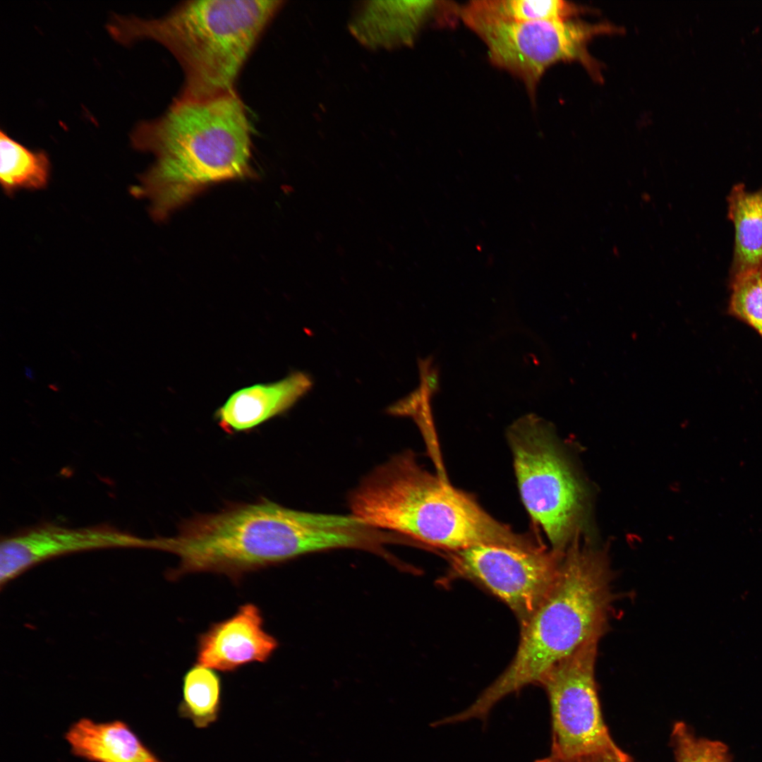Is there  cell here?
<instances>
[{
    "label": "cell",
    "mask_w": 762,
    "mask_h": 762,
    "mask_svg": "<svg viewBox=\"0 0 762 762\" xmlns=\"http://www.w3.org/2000/svg\"><path fill=\"white\" fill-rule=\"evenodd\" d=\"M434 1H370L361 3L349 25L351 33L370 48L412 44L437 10Z\"/></svg>",
    "instance_id": "cell-13"
},
{
    "label": "cell",
    "mask_w": 762,
    "mask_h": 762,
    "mask_svg": "<svg viewBox=\"0 0 762 762\" xmlns=\"http://www.w3.org/2000/svg\"><path fill=\"white\" fill-rule=\"evenodd\" d=\"M282 4L275 0L189 1L158 18L114 15L107 30L122 45L143 40L162 44L184 73L179 97L208 98L234 91L241 70Z\"/></svg>",
    "instance_id": "cell-4"
},
{
    "label": "cell",
    "mask_w": 762,
    "mask_h": 762,
    "mask_svg": "<svg viewBox=\"0 0 762 762\" xmlns=\"http://www.w3.org/2000/svg\"><path fill=\"white\" fill-rule=\"evenodd\" d=\"M430 358L420 362L421 385L424 386L428 392L432 396L440 389V377L438 370L431 365Z\"/></svg>",
    "instance_id": "cell-21"
},
{
    "label": "cell",
    "mask_w": 762,
    "mask_h": 762,
    "mask_svg": "<svg viewBox=\"0 0 762 762\" xmlns=\"http://www.w3.org/2000/svg\"><path fill=\"white\" fill-rule=\"evenodd\" d=\"M0 183L4 192L12 195L19 190H40L49 182L51 163L42 150H32L0 132Z\"/></svg>",
    "instance_id": "cell-16"
},
{
    "label": "cell",
    "mask_w": 762,
    "mask_h": 762,
    "mask_svg": "<svg viewBox=\"0 0 762 762\" xmlns=\"http://www.w3.org/2000/svg\"><path fill=\"white\" fill-rule=\"evenodd\" d=\"M605 554L578 538L567 548L550 593L526 626L507 668L478 696L492 710L501 699L532 684L607 631L615 595Z\"/></svg>",
    "instance_id": "cell-5"
},
{
    "label": "cell",
    "mask_w": 762,
    "mask_h": 762,
    "mask_svg": "<svg viewBox=\"0 0 762 762\" xmlns=\"http://www.w3.org/2000/svg\"><path fill=\"white\" fill-rule=\"evenodd\" d=\"M25 373L28 378L32 379V380L34 378V373H33L32 370L30 368L25 367Z\"/></svg>",
    "instance_id": "cell-23"
},
{
    "label": "cell",
    "mask_w": 762,
    "mask_h": 762,
    "mask_svg": "<svg viewBox=\"0 0 762 762\" xmlns=\"http://www.w3.org/2000/svg\"><path fill=\"white\" fill-rule=\"evenodd\" d=\"M470 3L495 18L514 22L570 19L582 7L562 0H478Z\"/></svg>",
    "instance_id": "cell-18"
},
{
    "label": "cell",
    "mask_w": 762,
    "mask_h": 762,
    "mask_svg": "<svg viewBox=\"0 0 762 762\" xmlns=\"http://www.w3.org/2000/svg\"><path fill=\"white\" fill-rule=\"evenodd\" d=\"M312 386L310 376L301 371L274 382L248 386L234 392L214 417L227 434L248 432L289 409Z\"/></svg>",
    "instance_id": "cell-12"
},
{
    "label": "cell",
    "mask_w": 762,
    "mask_h": 762,
    "mask_svg": "<svg viewBox=\"0 0 762 762\" xmlns=\"http://www.w3.org/2000/svg\"><path fill=\"white\" fill-rule=\"evenodd\" d=\"M727 313L754 329L762 339V267L729 277Z\"/></svg>",
    "instance_id": "cell-19"
},
{
    "label": "cell",
    "mask_w": 762,
    "mask_h": 762,
    "mask_svg": "<svg viewBox=\"0 0 762 762\" xmlns=\"http://www.w3.org/2000/svg\"><path fill=\"white\" fill-rule=\"evenodd\" d=\"M727 217L734 226L729 277L762 267V187L748 190L739 183L727 196Z\"/></svg>",
    "instance_id": "cell-15"
},
{
    "label": "cell",
    "mask_w": 762,
    "mask_h": 762,
    "mask_svg": "<svg viewBox=\"0 0 762 762\" xmlns=\"http://www.w3.org/2000/svg\"><path fill=\"white\" fill-rule=\"evenodd\" d=\"M521 500L552 550L564 552L578 537L584 492L549 425L534 414L516 420L507 433Z\"/></svg>",
    "instance_id": "cell-6"
},
{
    "label": "cell",
    "mask_w": 762,
    "mask_h": 762,
    "mask_svg": "<svg viewBox=\"0 0 762 762\" xmlns=\"http://www.w3.org/2000/svg\"><path fill=\"white\" fill-rule=\"evenodd\" d=\"M147 538L107 524L66 527L44 523L7 536L1 540V586L44 561L84 551L109 548H145Z\"/></svg>",
    "instance_id": "cell-10"
},
{
    "label": "cell",
    "mask_w": 762,
    "mask_h": 762,
    "mask_svg": "<svg viewBox=\"0 0 762 762\" xmlns=\"http://www.w3.org/2000/svg\"><path fill=\"white\" fill-rule=\"evenodd\" d=\"M278 646L277 639L265 629L260 609L248 603L198 635L196 663L233 672L249 663L267 662Z\"/></svg>",
    "instance_id": "cell-11"
},
{
    "label": "cell",
    "mask_w": 762,
    "mask_h": 762,
    "mask_svg": "<svg viewBox=\"0 0 762 762\" xmlns=\"http://www.w3.org/2000/svg\"><path fill=\"white\" fill-rule=\"evenodd\" d=\"M137 150L156 160L131 192L150 201L157 220L166 218L214 183L251 173V129L236 93L177 97L157 119L138 123L130 135Z\"/></svg>",
    "instance_id": "cell-2"
},
{
    "label": "cell",
    "mask_w": 762,
    "mask_h": 762,
    "mask_svg": "<svg viewBox=\"0 0 762 762\" xmlns=\"http://www.w3.org/2000/svg\"><path fill=\"white\" fill-rule=\"evenodd\" d=\"M671 742L676 762H730L725 744L696 737L683 722L674 725Z\"/></svg>",
    "instance_id": "cell-20"
},
{
    "label": "cell",
    "mask_w": 762,
    "mask_h": 762,
    "mask_svg": "<svg viewBox=\"0 0 762 762\" xmlns=\"http://www.w3.org/2000/svg\"><path fill=\"white\" fill-rule=\"evenodd\" d=\"M457 13L485 43L490 61L521 79L534 94L542 75L552 64L579 61L592 77L602 79L599 63L588 53V42L595 35L620 32L609 23L572 19L514 22L491 16L470 2Z\"/></svg>",
    "instance_id": "cell-7"
},
{
    "label": "cell",
    "mask_w": 762,
    "mask_h": 762,
    "mask_svg": "<svg viewBox=\"0 0 762 762\" xmlns=\"http://www.w3.org/2000/svg\"><path fill=\"white\" fill-rule=\"evenodd\" d=\"M577 762H635L625 752L619 755H606L581 759Z\"/></svg>",
    "instance_id": "cell-22"
},
{
    "label": "cell",
    "mask_w": 762,
    "mask_h": 762,
    "mask_svg": "<svg viewBox=\"0 0 762 762\" xmlns=\"http://www.w3.org/2000/svg\"><path fill=\"white\" fill-rule=\"evenodd\" d=\"M350 507L351 514L370 526L447 552L485 544L541 546L497 521L442 476L423 468L412 452L368 475L352 492Z\"/></svg>",
    "instance_id": "cell-3"
},
{
    "label": "cell",
    "mask_w": 762,
    "mask_h": 762,
    "mask_svg": "<svg viewBox=\"0 0 762 762\" xmlns=\"http://www.w3.org/2000/svg\"><path fill=\"white\" fill-rule=\"evenodd\" d=\"M598 641H589L557 663L538 684L550 706V757L554 762L623 751L611 737L600 708L595 679Z\"/></svg>",
    "instance_id": "cell-8"
},
{
    "label": "cell",
    "mask_w": 762,
    "mask_h": 762,
    "mask_svg": "<svg viewBox=\"0 0 762 762\" xmlns=\"http://www.w3.org/2000/svg\"><path fill=\"white\" fill-rule=\"evenodd\" d=\"M447 553L454 574L478 582L500 598L522 628L552 589L564 552L485 544Z\"/></svg>",
    "instance_id": "cell-9"
},
{
    "label": "cell",
    "mask_w": 762,
    "mask_h": 762,
    "mask_svg": "<svg viewBox=\"0 0 762 762\" xmlns=\"http://www.w3.org/2000/svg\"><path fill=\"white\" fill-rule=\"evenodd\" d=\"M222 691L219 675L214 669L196 663L183 676L179 715L191 720L197 728L208 727L219 718Z\"/></svg>",
    "instance_id": "cell-17"
},
{
    "label": "cell",
    "mask_w": 762,
    "mask_h": 762,
    "mask_svg": "<svg viewBox=\"0 0 762 762\" xmlns=\"http://www.w3.org/2000/svg\"><path fill=\"white\" fill-rule=\"evenodd\" d=\"M64 738L73 755L90 762H164L120 720L83 718L69 727Z\"/></svg>",
    "instance_id": "cell-14"
},
{
    "label": "cell",
    "mask_w": 762,
    "mask_h": 762,
    "mask_svg": "<svg viewBox=\"0 0 762 762\" xmlns=\"http://www.w3.org/2000/svg\"><path fill=\"white\" fill-rule=\"evenodd\" d=\"M361 538V526L351 515L301 512L261 497L186 519L175 536L152 538V550L178 557L168 574L172 580L211 572L238 582L248 572L302 555L356 548Z\"/></svg>",
    "instance_id": "cell-1"
}]
</instances>
